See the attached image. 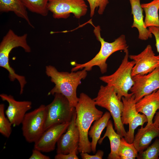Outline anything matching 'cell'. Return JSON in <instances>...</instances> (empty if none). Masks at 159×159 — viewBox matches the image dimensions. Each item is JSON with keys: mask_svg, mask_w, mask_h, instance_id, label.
I'll use <instances>...</instances> for the list:
<instances>
[{"mask_svg": "<svg viewBox=\"0 0 159 159\" xmlns=\"http://www.w3.org/2000/svg\"><path fill=\"white\" fill-rule=\"evenodd\" d=\"M46 115V106L44 105L26 113L21 124L23 135L27 142L34 143L42 135Z\"/></svg>", "mask_w": 159, "mask_h": 159, "instance_id": "obj_8", "label": "cell"}, {"mask_svg": "<svg viewBox=\"0 0 159 159\" xmlns=\"http://www.w3.org/2000/svg\"><path fill=\"white\" fill-rule=\"evenodd\" d=\"M106 137H107L109 140L111 149L110 152L107 157V159H120L119 150L121 137L117 132H115L111 120L109 121L106 132L103 137L100 138L98 141V143L101 144Z\"/></svg>", "mask_w": 159, "mask_h": 159, "instance_id": "obj_19", "label": "cell"}, {"mask_svg": "<svg viewBox=\"0 0 159 159\" xmlns=\"http://www.w3.org/2000/svg\"><path fill=\"white\" fill-rule=\"evenodd\" d=\"M137 111L147 117V125L153 123V118L157 111L159 110V89L144 96L136 102Z\"/></svg>", "mask_w": 159, "mask_h": 159, "instance_id": "obj_16", "label": "cell"}, {"mask_svg": "<svg viewBox=\"0 0 159 159\" xmlns=\"http://www.w3.org/2000/svg\"><path fill=\"white\" fill-rule=\"evenodd\" d=\"M70 123L56 124L48 128L34 143V148L45 153L54 150L56 144L66 131Z\"/></svg>", "mask_w": 159, "mask_h": 159, "instance_id": "obj_13", "label": "cell"}, {"mask_svg": "<svg viewBox=\"0 0 159 159\" xmlns=\"http://www.w3.org/2000/svg\"><path fill=\"white\" fill-rule=\"evenodd\" d=\"M78 151L74 150L66 154H57L55 156V159H78L77 155Z\"/></svg>", "mask_w": 159, "mask_h": 159, "instance_id": "obj_28", "label": "cell"}, {"mask_svg": "<svg viewBox=\"0 0 159 159\" xmlns=\"http://www.w3.org/2000/svg\"><path fill=\"white\" fill-rule=\"evenodd\" d=\"M26 9L30 11L46 16L49 11L48 4L49 0H20Z\"/></svg>", "mask_w": 159, "mask_h": 159, "instance_id": "obj_23", "label": "cell"}, {"mask_svg": "<svg viewBox=\"0 0 159 159\" xmlns=\"http://www.w3.org/2000/svg\"><path fill=\"white\" fill-rule=\"evenodd\" d=\"M111 116L109 112H106L101 117L95 121L89 131L88 136L92 139L91 142L92 150L94 153L96 151L97 145L100 138L101 133L107 126Z\"/></svg>", "mask_w": 159, "mask_h": 159, "instance_id": "obj_21", "label": "cell"}, {"mask_svg": "<svg viewBox=\"0 0 159 159\" xmlns=\"http://www.w3.org/2000/svg\"><path fill=\"white\" fill-rule=\"evenodd\" d=\"M93 99L84 93H80L75 107L76 125L80 133L78 152L90 153L92 151L91 142L88 138V132L92 122L103 115L98 110Z\"/></svg>", "mask_w": 159, "mask_h": 159, "instance_id": "obj_1", "label": "cell"}, {"mask_svg": "<svg viewBox=\"0 0 159 159\" xmlns=\"http://www.w3.org/2000/svg\"><path fill=\"white\" fill-rule=\"evenodd\" d=\"M125 53L122 62L117 70L112 74L100 77V80L107 85L113 87L118 98L121 100L123 97L130 95L129 91L133 85L134 82L132 76V69L135 64L134 61L128 60V49Z\"/></svg>", "mask_w": 159, "mask_h": 159, "instance_id": "obj_6", "label": "cell"}, {"mask_svg": "<svg viewBox=\"0 0 159 159\" xmlns=\"http://www.w3.org/2000/svg\"><path fill=\"white\" fill-rule=\"evenodd\" d=\"M158 137L159 138V127L158 128Z\"/></svg>", "mask_w": 159, "mask_h": 159, "instance_id": "obj_33", "label": "cell"}, {"mask_svg": "<svg viewBox=\"0 0 159 159\" xmlns=\"http://www.w3.org/2000/svg\"><path fill=\"white\" fill-rule=\"evenodd\" d=\"M141 6L145 14V26L147 28L152 26L159 27V0H153L148 3L142 4Z\"/></svg>", "mask_w": 159, "mask_h": 159, "instance_id": "obj_22", "label": "cell"}, {"mask_svg": "<svg viewBox=\"0 0 159 159\" xmlns=\"http://www.w3.org/2000/svg\"><path fill=\"white\" fill-rule=\"evenodd\" d=\"M129 57L135 62L132 69V77L147 74L159 66V55H155L150 44L139 54L129 55Z\"/></svg>", "mask_w": 159, "mask_h": 159, "instance_id": "obj_12", "label": "cell"}, {"mask_svg": "<svg viewBox=\"0 0 159 159\" xmlns=\"http://www.w3.org/2000/svg\"><path fill=\"white\" fill-rule=\"evenodd\" d=\"M153 124L156 127H159V110L155 114Z\"/></svg>", "mask_w": 159, "mask_h": 159, "instance_id": "obj_32", "label": "cell"}, {"mask_svg": "<svg viewBox=\"0 0 159 159\" xmlns=\"http://www.w3.org/2000/svg\"><path fill=\"white\" fill-rule=\"evenodd\" d=\"M0 97L3 101L8 103L5 111L7 118L14 127L21 124L26 112L32 108V102L30 101H18L11 95L1 94Z\"/></svg>", "mask_w": 159, "mask_h": 159, "instance_id": "obj_14", "label": "cell"}, {"mask_svg": "<svg viewBox=\"0 0 159 159\" xmlns=\"http://www.w3.org/2000/svg\"><path fill=\"white\" fill-rule=\"evenodd\" d=\"M131 9V14L133 15V23L132 28H136L138 31V38L146 40L151 38L152 34L144 26L143 9L141 6L140 0H129Z\"/></svg>", "mask_w": 159, "mask_h": 159, "instance_id": "obj_18", "label": "cell"}, {"mask_svg": "<svg viewBox=\"0 0 159 159\" xmlns=\"http://www.w3.org/2000/svg\"><path fill=\"white\" fill-rule=\"evenodd\" d=\"M29 159H50L48 156L44 155L41 152L37 149L34 148L32 151V154L29 158Z\"/></svg>", "mask_w": 159, "mask_h": 159, "instance_id": "obj_31", "label": "cell"}, {"mask_svg": "<svg viewBox=\"0 0 159 159\" xmlns=\"http://www.w3.org/2000/svg\"><path fill=\"white\" fill-rule=\"evenodd\" d=\"M150 32L153 34L155 38V46L157 52L159 53V27L152 26L148 27Z\"/></svg>", "mask_w": 159, "mask_h": 159, "instance_id": "obj_30", "label": "cell"}, {"mask_svg": "<svg viewBox=\"0 0 159 159\" xmlns=\"http://www.w3.org/2000/svg\"><path fill=\"white\" fill-rule=\"evenodd\" d=\"M159 156V139L156 138L150 145L141 152L139 153L138 159H158Z\"/></svg>", "mask_w": 159, "mask_h": 159, "instance_id": "obj_25", "label": "cell"}, {"mask_svg": "<svg viewBox=\"0 0 159 159\" xmlns=\"http://www.w3.org/2000/svg\"><path fill=\"white\" fill-rule=\"evenodd\" d=\"M123 104V108L121 116L122 124L129 125L128 130L127 132L125 139L129 143H133L135 129L139 126H143L148 120L146 116L141 114L137 110L136 102L134 97L131 93L128 96L123 97L122 99Z\"/></svg>", "mask_w": 159, "mask_h": 159, "instance_id": "obj_9", "label": "cell"}, {"mask_svg": "<svg viewBox=\"0 0 159 159\" xmlns=\"http://www.w3.org/2000/svg\"><path fill=\"white\" fill-rule=\"evenodd\" d=\"M45 73L55 84L48 95L61 94L67 99L71 105L75 107L79 99L77 95V87L81 84L82 80L86 77L87 71L83 69L71 72H59L54 67L49 65L46 67Z\"/></svg>", "mask_w": 159, "mask_h": 159, "instance_id": "obj_2", "label": "cell"}, {"mask_svg": "<svg viewBox=\"0 0 159 159\" xmlns=\"http://www.w3.org/2000/svg\"><path fill=\"white\" fill-rule=\"evenodd\" d=\"M104 152L101 150H98L94 155H90L87 153H81L80 156L83 159H102Z\"/></svg>", "mask_w": 159, "mask_h": 159, "instance_id": "obj_29", "label": "cell"}, {"mask_svg": "<svg viewBox=\"0 0 159 159\" xmlns=\"http://www.w3.org/2000/svg\"><path fill=\"white\" fill-rule=\"evenodd\" d=\"M138 153L132 143H129L124 137L121 138L119 150L120 159H135L137 158Z\"/></svg>", "mask_w": 159, "mask_h": 159, "instance_id": "obj_24", "label": "cell"}, {"mask_svg": "<svg viewBox=\"0 0 159 159\" xmlns=\"http://www.w3.org/2000/svg\"><path fill=\"white\" fill-rule=\"evenodd\" d=\"M101 29L99 26H95L93 32L97 39L101 43V48L98 53L92 59L83 64L74 63V67L72 68L71 71H76L78 70L84 69L87 71H90L95 66L98 67L102 74L106 72L107 65L106 61L108 58L116 52L128 49L125 36L122 34L112 42L105 41L102 38L100 33Z\"/></svg>", "mask_w": 159, "mask_h": 159, "instance_id": "obj_3", "label": "cell"}, {"mask_svg": "<svg viewBox=\"0 0 159 159\" xmlns=\"http://www.w3.org/2000/svg\"><path fill=\"white\" fill-rule=\"evenodd\" d=\"M132 79L134 83L130 91L136 102L145 96L159 89V66L147 74L136 75Z\"/></svg>", "mask_w": 159, "mask_h": 159, "instance_id": "obj_11", "label": "cell"}, {"mask_svg": "<svg viewBox=\"0 0 159 159\" xmlns=\"http://www.w3.org/2000/svg\"><path fill=\"white\" fill-rule=\"evenodd\" d=\"M52 101L46 106L44 131L54 125L70 122L76 111L67 99L63 95L56 93Z\"/></svg>", "mask_w": 159, "mask_h": 159, "instance_id": "obj_7", "label": "cell"}, {"mask_svg": "<svg viewBox=\"0 0 159 159\" xmlns=\"http://www.w3.org/2000/svg\"><path fill=\"white\" fill-rule=\"evenodd\" d=\"M26 9L20 0H0L1 12H13L17 16L25 20L32 27L34 28Z\"/></svg>", "mask_w": 159, "mask_h": 159, "instance_id": "obj_20", "label": "cell"}, {"mask_svg": "<svg viewBox=\"0 0 159 159\" xmlns=\"http://www.w3.org/2000/svg\"><path fill=\"white\" fill-rule=\"evenodd\" d=\"M93 100L96 105L109 111L113 119L115 130L121 138H125L127 132L121 121L123 104L118 97L114 88L107 85H101L97 97Z\"/></svg>", "mask_w": 159, "mask_h": 159, "instance_id": "obj_5", "label": "cell"}, {"mask_svg": "<svg viewBox=\"0 0 159 159\" xmlns=\"http://www.w3.org/2000/svg\"><path fill=\"white\" fill-rule=\"evenodd\" d=\"M76 111L66 132L61 136L57 143V154H66L76 150H78L80 133L76 123Z\"/></svg>", "mask_w": 159, "mask_h": 159, "instance_id": "obj_15", "label": "cell"}, {"mask_svg": "<svg viewBox=\"0 0 159 159\" xmlns=\"http://www.w3.org/2000/svg\"><path fill=\"white\" fill-rule=\"evenodd\" d=\"M48 9L56 19H67L71 14L79 19L87 11L85 0H49Z\"/></svg>", "mask_w": 159, "mask_h": 159, "instance_id": "obj_10", "label": "cell"}, {"mask_svg": "<svg viewBox=\"0 0 159 159\" xmlns=\"http://www.w3.org/2000/svg\"><path fill=\"white\" fill-rule=\"evenodd\" d=\"M4 107V104H0V133L5 137L9 138L11 134L12 125L5 116Z\"/></svg>", "mask_w": 159, "mask_h": 159, "instance_id": "obj_26", "label": "cell"}, {"mask_svg": "<svg viewBox=\"0 0 159 159\" xmlns=\"http://www.w3.org/2000/svg\"><path fill=\"white\" fill-rule=\"evenodd\" d=\"M158 128L153 123L144 127L141 126L134 136L132 143L138 152L140 153L146 149L150 145L152 140L158 136Z\"/></svg>", "mask_w": 159, "mask_h": 159, "instance_id": "obj_17", "label": "cell"}, {"mask_svg": "<svg viewBox=\"0 0 159 159\" xmlns=\"http://www.w3.org/2000/svg\"><path fill=\"white\" fill-rule=\"evenodd\" d=\"M27 34H24L19 36L10 29L4 37L0 44V66L8 71L9 78L11 81H13L16 79L18 81L20 87V95L23 94L24 88L27 82L25 77L16 74L11 67L9 62V56L12 49L17 47H21L26 52H31V47L27 42Z\"/></svg>", "mask_w": 159, "mask_h": 159, "instance_id": "obj_4", "label": "cell"}, {"mask_svg": "<svg viewBox=\"0 0 159 159\" xmlns=\"http://www.w3.org/2000/svg\"><path fill=\"white\" fill-rule=\"evenodd\" d=\"M89 4L90 9V16L94 15L96 8H98V13L100 15L103 14L105 9L109 3V0H85Z\"/></svg>", "mask_w": 159, "mask_h": 159, "instance_id": "obj_27", "label": "cell"}]
</instances>
